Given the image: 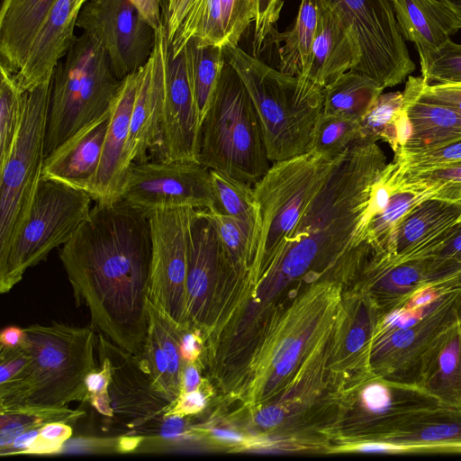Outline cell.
<instances>
[{
  "instance_id": "19",
  "label": "cell",
  "mask_w": 461,
  "mask_h": 461,
  "mask_svg": "<svg viewBox=\"0 0 461 461\" xmlns=\"http://www.w3.org/2000/svg\"><path fill=\"white\" fill-rule=\"evenodd\" d=\"M256 14L255 0H198L170 42L176 56L191 38L221 47L238 43Z\"/></svg>"
},
{
  "instance_id": "28",
  "label": "cell",
  "mask_w": 461,
  "mask_h": 461,
  "mask_svg": "<svg viewBox=\"0 0 461 461\" xmlns=\"http://www.w3.org/2000/svg\"><path fill=\"white\" fill-rule=\"evenodd\" d=\"M381 440L413 453H461V408L440 405L421 412Z\"/></svg>"
},
{
  "instance_id": "18",
  "label": "cell",
  "mask_w": 461,
  "mask_h": 461,
  "mask_svg": "<svg viewBox=\"0 0 461 461\" xmlns=\"http://www.w3.org/2000/svg\"><path fill=\"white\" fill-rule=\"evenodd\" d=\"M141 77V68L121 80L111 107V120L106 131L97 173L90 192L95 203L121 199L131 167L126 158L131 112Z\"/></svg>"
},
{
  "instance_id": "41",
  "label": "cell",
  "mask_w": 461,
  "mask_h": 461,
  "mask_svg": "<svg viewBox=\"0 0 461 461\" xmlns=\"http://www.w3.org/2000/svg\"><path fill=\"white\" fill-rule=\"evenodd\" d=\"M430 261V281L461 270V221L446 230L437 241L416 258ZM415 259V258H414Z\"/></svg>"
},
{
  "instance_id": "15",
  "label": "cell",
  "mask_w": 461,
  "mask_h": 461,
  "mask_svg": "<svg viewBox=\"0 0 461 461\" xmlns=\"http://www.w3.org/2000/svg\"><path fill=\"white\" fill-rule=\"evenodd\" d=\"M97 354L109 370V396L113 420L127 432L164 415L172 402L159 392L132 353L98 334ZM125 432V433H127Z\"/></svg>"
},
{
  "instance_id": "59",
  "label": "cell",
  "mask_w": 461,
  "mask_h": 461,
  "mask_svg": "<svg viewBox=\"0 0 461 461\" xmlns=\"http://www.w3.org/2000/svg\"><path fill=\"white\" fill-rule=\"evenodd\" d=\"M211 433L217 438L233 442H240L242 440V437L237 432L223 429H213Z\"/></svg>"
},
{
  "instance_id": "25",
  "label": "cell",
  "mask_w": 461,
  "mask_h": 461,
  "mask_svg": "<svg viewBox=\"0 0 461 461\" xmlns=\"http://www.w3.org/2000/svg\"><path fill=\"white\" fill-rule=\"evenodd\" d=\"M420 78L409 76L402 92L410 133L401 152L422 151L461 140V114L422 98Z\"/></svg>"
},
{
  "instance_id": "2",
  "label": "cell",
  "mask_w": 461,
  "mask_h": 461,
  "mask_svg": "<svg viewBox=\"0 0 461 461\" xmlns=\"http://www.w3.org/2000/svg\"><path fill=\"white\" fill-rule=\"evenodd\" d=\"M387 165L376 142L357 140L311 201L264 274L270 281L357 278L375 254L367 242L376 180Z\"/></svg>"
},
{
  "instance_id": "58",
  "label": "cell",
  "mask_w": 461,
  "mask_h": 461,
  "mask_svg": "<svg viewBox=\"0 0 461 461\" xmlns=\"http://www.w3.org/2000/svg\"><path fill=\"white\" fill-rule=\"evenodd\" d=\"M24 339L23 328L9 326L2 330L0 334L1 348H15L20 346Z\"/></svg>"
},
{
  "instance_id": "54",
  "label": "cell",
  "mask_w": 461,
  "mask_h": 461,
  "mask_svg": "<svg viewBox=\"0 0 461 461\" xmlns=\"http://www.w3.org/2000/svg\"><path fill=\"white\" fill-rule=\"evenodd\" d=\"M358 452L383 453V454H409L412 449L402 445L393 444L383 440L362 441L355 447Z\"/></svg>"
},
{
  "instance_id": "5",
  "label": "cell",
  "mask_w": 461,
  "mask_h": 461,
  "mask_svg": "<svg viewBox=\"0 0 461 461\" xmlns=\"http://www.w3.org/2000/svg\"><path fill=\"white\" fill-rule=\"evenodd\" d=\"M198 162L251 185L270 167L257 108L225 59L201 123Z\"/></svg>"
},
{
  "instance_id": "50",
  "label": "cell",
  "mask_w": 461,
  "mask_h": 461,
  "mask_svg": "<svg viewBox=\"0 0 461 461\" xmlns=\"http://www.w3.org/2000/svg\"><path fill=\"white\" fill-rule=\"evenodd\" d=\"M205 405V393L198 388L189 393H180L164 415L188 416L200 412Z\"/></svg>"
},
{
  "instance_id": "57",
  "label": "cell",
  "mask_w": 461,
  "mask_h": 461,
  "mask_svg": "<svg viewBox=\"0 0 461 461\" xmlns=\"http://www.w3.org/2000/svg\"><path fill=\"white\" fill-rule=\"evenodd\" d=\"M201 376L194 363H185L182 373V393H189L200 387Z\"/></svg>"
},
{
  "instance_id": "35",
  "label": "cell",
  "mask_w": 461,
  "mask_h": 461,
  "mask_svg": "<svg viewBox=\"0 0 461 461\" xmlns=\"http://www.w3.org/2000/svg\"><path fill=\"white\" fill-rule=\"evenodd\" d=\"M434 194L431 189L417 191L391 187L386 206L374 214L367 225V242L375 252L387 253L390 240L401 221L414 206Z\"/></svg>"
},
{
  "instance_id": "10",
  "label": "cell",
  "mask_w": 461,
  "mask_h": 461,
  "mask_svg": "<svg viewBox=\"0 0 461 461\" xmlns=\"http://www.w3.org/2000/svg\"><path fill=\"white\" fill-rule=\"evenodd\" d=\"M354 38L360 54L352 71L376 81L384 89L401 84L415 69L402 36L391 0H321Z\"/></svg>"
},
{
  "instance_id": "8",
  "label": "cell",
  "mask_w": 461,
  "mask_h": 461,
  "mask_svg": "<svg viewBox=\"0 0 461 461\" xmlns=\"http://www.w3.org/2000/svg\"><path fill=\"white\" fill-rule=\"evenodd\" d=\"M90 194L60 182L41 178L23 227L0 258V293L17 285L26 270L75 234L91 210Z\"/></svg>"
},
{
  "instance_id": "51",
  "label": "cell",
  "mask_w": 461,
  "mask_h": 461,
  "mask_svg": "<svg viewBox=\"0 0 461 461\" xmlns=\"http://www.w3.org/2000/svg\"><path fill=\"white\" fill-rule=\"evenodd\" d=\"M73 448L94 453H124L123 435L111 438H81L75 440Z\"/></svg>"
},
{
  "instance_id": "26",
  "label": "cell",
  "mask_w": 461,
  "mask_h": 461,
  "mask_svg": "<svg viewBox=\"0 0 461 461\" xmlns=\"http://www.w3.org/2000/svg\"><path fill=\"white\" fill-rule=\"evenodd\" d=\"M400 32L420 59L443 45L461 29L460 20L438 0H391Z\"/></svg>"
},
{
  "instance_id": "3",
  "label": "cell",
  "mask_w": 461,
  "mask_h": 461,
  "mask_svg": "<svg viewBox=\"0 0 461 461\" xmlns=\"http://www.w3.org/2000/svg\"><path fill=\"white\" fill-rule=\"evenodd\" d=\"M23 330L22 345L29 355L28 366L20 380L0 386V411L86 402V379L99 369L94 328L53 323L33 324Z\"/></svg>"
},
{
  "instance_id": "12",
  "label": "cell",
  "mask_w": 461,
  "mask_h": 461,
  "mask_svg": "<svg viewBox=\"0 0 461 461\" xmlns=\"http://www.w3.org/2000/svg\"><path fill=\"white\" fill-rule=\"evenodd\" d=\"M76 26L103 47L120 80L142 68L154 49L155 30L129 0H86Z\"/></svg>"
},
{
  "instance_id": "7",
  "label": "cell",
  "mask_w": 461,
  "mask_h": 461,
  "mask_svg": "<svg viewBox=\"0 0 461 461\" xmlns=\"http://www.w3.org/2000/svg\"><path fill=\"white\" fill-rule=\"evenodd\" d=\"M345 153L332 157L310 150L273 162L254 185L260 213V236L251 275L262 276L270 267L283 242Z\"/></svg>"
},
{
  "instance_id": "45",
  "label": "cell",
  "mask_w": 461,
  "mask_h": 461,
  "mask_svg": "<svg viewBox=\"0 0 461 461\" xmlns=\"http://www.w3.org/2000/svg\"><path fill=\"white\" fill-rule=\"evenodd\" d=\"M110 376L105 363L100 362L99 369L91 372L86 379V401L104 418L113 420V410L109 396Z\"/></svg>"
},
{
  "instance_id": "21",
  "label": "cell",
  "mask_w": 461,
  "mask_h": 461,
  "mask_svg": "<svg viewBox=\"0 0 461 461\" xmlns=\"http://www.w3.org/2000/svg\"><path fill=\"white\" fill-rule=\"evenodd\" d=\"M111 120V109L68 138L45 157L41 177L90 194Z\"/></svg>"
},
{
  "instance_id": "55",
  "label": "cell",
  "mask_w": 461,
  "mask_h": 461,
  "mask_svg": "<svg viewBox=\"0 0 461 461\" xmlns=\"http://www.w3.org/2000/svg\"><path fill=\"white\" fill-rule=\"evenodd\" d=\"M41 427L26 430L22 434L18 435L6 449L0 452V455L4 456L10 455L25 454L26 451L32 446V444L37 439V437Z\"/></svg>"
},
{
  "instance_id": "30",
  "label": "cell",
  "mask_w": 461,
  "mask_h": 461,
  "mask_svg": "<svg viewBox=\"0 0 461 461\" xmlns=\"http://www.w3.org/2000/svg\"><path fill=\"white\" fill-rule=\"evenodd\" d=\"M320 17L319 0H301L295 23L292 30L270 33L274 40L284 45L278 50V70L293 77H302L307 68L312 45Z\"/></svg>"
},
{
  "instance_id": "27",
  "label": "cell",
  "mask_w": 461,
  "mask_h": 461,
  "mask_svg": "<svg viewBox=\"0 0 461 461\" xmlns=\"http://www.w3.org/2000/svg\"><path fill=\"white\" fill-rule=\"evenodd\" d=\"M416 385L442 405L461 408V320L429 348Z\"/></svg>"
},
{
  "instance_id": "22",
  "label": "cell",
  "mask_w": 461,
  "mask_h": 461,
  "mask_svg": "<svg viewBox=\"0 0 461 461\" xmlns=\"http://www.w3.org/2000/svg\"><path fill=\"white\" fill-rule=\"evenodd\" d=\"M358 281L381 316L430 281V261L426 258L397 261L387 253L375 254Z\"/></svg>"
},
{
  "instance_id": "62",
  "label": "cell",
  "mask_w": 461,
  "mask_h": 461,
  "mask_svg": "<svg viewBox=\"0 0 461 461\" xmlns=\"http://www.w3.org/2000/svg\"><path fill=\"white\" fill-rule=\"evenodd\" d=\"M459 221H461V218H460V220H459Z\"/></svg>"
},
{
  "instance_id": "47",
  "label": "cell",
  "mask_w": 461,
  "mask_h": 461,
  "mask_svg": "<svg viewBox=\"0 0 461 461\" xmlns=\"http://www.w3.org/2000/svg\"><path fill=\"white\" fill-rule=\"evenodd\" d=\"M28 362L29 355L22 344L11 348L0 347V385L20 380Z\"/></svg>"
},
{
  "instance_id": "34",
  "label": "cell",
  "mask_w": 461,
  "mask_h": 461,
  "mask_svg": "<svg viewBox=\"0 0 461 461\" xmlns=\"http://www.w3.org/2000/svg\"><path fill=\"white\" fill-rule=\"evenodd\" d=\"M213 194V210L249 224L260 236V213L251 185L220 171L210 169ZM259 241V240H258Z\"/></svg>"
},
{
  "instance_id": "61",
  "label": "cell",
  "mask_w": 461,
  "mask_h": 461,
  "mask_svg": "<svg viewBox=\"0 0 461 461\" xmlns=\"http://www.w3.org/2000/svg\"><path fill=\"white\" fill-rule=\"evenodd\" d=\"M86 0H77V3L79 5L82 6V5L86 2Z\"/></svg>"
},
{
  "instance_id": "32",
  "label": "cell",
  "mask_w": 461,
  "mask_h": 461,
  "mask_svg": "<svg viewBox=\"0 0 461 461\" xmlns=\"http://www.w3.org/2000/svg\"><path fill=\"white\" fill-rule=\"evenodd\" d=\"M383 90L371 77L347 71L323 88L322 113L360 121Z\"/></svg>"
},
{
  "instance_id": "39",
  "label": "cell",
  "mask_w": 461,
  "mask_h": 461,
  "mask_svg": "<svg viewBox=\"0 0 461 461\" xmlns=\"http://www.w3.org/2000/svg\"><path fill=\"white\" fill-rule=\"evenodd\" d=\"M360 138V121L321 113L312 140L311 150L337 157Z\"/></svg>"
},
{
  "instance_id": "14",
  "label": "cell",
  "mask_w": 461,
  "mask_h": 461,
  "mask_svg": "<svg viewBox=\"0 0 461 461\" xmlns=\"http://www.w3.org/2000/svg\"><path fill=\"white\" fill-rule=\"evenodd\" d=\"M232 269L238 270L221 243L208 210L194 209L188 240L186 329L199 332L209 330L213 292L223 275Z\"/></svg>"
},
{
  "instance_id": "56",
  "label": "cell",
  "mask_w": 461,
  "mask_h": 461,
  "mask_svg": "<svg viewBox=\"0 0 461 461\" xmlns=\"http://www.w3.org/2000/svg\"><path fill=\"white\" fill-rule=\"evenodd\" d=\"M285 417V411L278 406L270 405L259 411L256 422L263 428H273L279 425Z\"/></svg>"
},
{
  "instance_id": "49",
  "label": "cell",
  "mask_w": 461,
  "mask_h": 461,
  "mask_svg": "<svg viewBox=\"0 0 461 461\" xmlns=\"http://www.w3.org/2000/svg\"><path fill=\"white\" fill-rule=\"evenodd\" d=\"M198 0H161L163 23L170 42Z\"/></svg>"
},
{
  "instance_id": "38",
  "label": "cell",
  "mask_w": 461,
  "mask_h": 461,
  "mask_svg": "<svg viewBox=\"0 0 461 461\" xmlns=\"http://www.w3.org/2000/svg\"><path fill=\"white\" fill-rule=\"evenodd\" d=\"M0 83V167L8 158L21 125L27 91L15 75L1 65Z\"/></svg>"
},
{
  "instance_id": "43",
  "label": "cell",
  "mask_w": 461,
  "mask_h": 461,
  "mask_svg": "<svg viewBox=\"0 0 461 461\" xmlns=\"http://www.w3.org/2000/svg\"><path fill=\"white\" fill-rule=\"evenodd\" d=\"M140 360L154 386L173 402L176 398L169 378L167 360L155 330L149 325Z\"/></svg>"
},
{
  "instance_id": "60",
  "label": "cell",
  "mask_w": 461,
  "mask_h": 461,
  "mask_svg": "<svg viewBox=\"0 0 461 461\" xmlns=\"http://www.w3.org/2000/svg\"><path fill=\"white\" fill-rule=\"evenodd\" d=\"M446 5L461 22V0H438Z\"/></svg>"
},
{
  "instance_id": "46",
  "label": "cell",
  "mask_w": 461,
  "mask_h": 461,
  "mask_svg": "<svg viewBox=\"0 0 461 461\" xmlns=\"http://www.w3.org/2000/svg\"><path fill=\"white\" fill-rule=\"evenodd\" d=\"M283 0H255L253 50L258 54L266 38L274 30L283 6Z\"/></svg>"
},
{
  "instance_id": "36",
  "label": "cell",
  "mask_w": 461,
  "mask_h": 461,
  "mask_svg": "<svg viewBox=\"0 0 461 461\" xmlns=\"http://www.w3.org/2000/svg\"><path fill=\"white\" fill-rule=\"evenodd\" d=\"M387 179L393 188L408 190L431 189L435 192L433 198L448 202H461V162L444 167L396 175L393 165L387 164Z\"/></svg>"
},
{
  "instance_id": "24",
  "label": "cell",
  "mask_w": 461,
  "mask_h": 461,
  "mask_svg": "<svg viewBox=\"0 0 461 461\" xmlns=\"http://www.w3.org/2000/svg\"><path fill=\"white\" fill-rule=\"evenodd\" d=\"M461 218V202L428 198L414 206L395 229L387 254L397 261L416 258Z\"/></svg>"
},
{
  "instance_id": "4",
  "label": "cell",
  "mask_w": 461,
  "mask_h": 461,
  "mask_svg": "<svg viewBox=\"0 0 461 461\" xmlns=\"http://www.w3.org/2000/svg\"><path fill=\"white\" fill-rule=\"evenodd\" d=\"M222 51L257 108L270 162L310 151L322 113L323 88L305 77L284 74L238 46H224Z\"/></svg>"
},
{
  "instance_id": "37",
  "label": "cell",
  "mask_w": 461,
  "mask_h": 461,
  "mask_svg": "<svg viewBox=\"0 0 461 461\" xmlns=\"http://www.w3.org/2000/svg\"><path fill=\"white\" fill-rule=\"evenodd\" d=\"M85 412L62 408L23 407L0 411V452L6 449L14 438L23 432L41 427L50 422L72 424Z\"/></svg>"
},
{
  "instance_id": "23",
  "label": "cell",
  "mask_w": 461,
  "mask_h": 461,
  "mask_svg": "<svg viewBox=\"0 0 461 461\" xmlns=\"http://www.w3.org/2000/svg\"><path fill=\"white\" fill-rule=\"evenodd\" d=\"M320 1V17L309 62L302 76L324 88L343 73L354 70L360 59L357 45L335 12Z\"/></svg>"
},
{
  "instance_id": "31",
  "label": "cell",
  "mask_w": 461,
  "mask_h": 461,
  "mask_svg": "<svg viewBox=\"0 0 461 461\" xmlns=\"http://www.w3.org/2000/svg\"><path fill=\"white\" fill-rule=\"evenodd\" d=\"M410 133V125L404 109L403 94H381L360 120L359 140L388 143L397 156Z\"/></svg>"
},
{
  "instance_id": "17",
  "label": "cell",
  "mask_w": 461,
  "mask_h": 461,
  "mask_svg": "<svg viewBox=\"0 0 461 461\" xmlns=\"http://www.w3.org/2000/svg\"><path fill=\"white\" fill-rule=\"evenodd\" d=\"M170 51V41L163 23L155 31L153 51L141 68L126 147V158L131 166L133 163L160 159L162 103Z\"/></svg>"
},
{
  "instance_id": "11",
  "label": "cell",
  "mask_w": 461,
  "mask_h": 461,
  "mask_svg": "<svg viewBox=\"0 0 461 461\" xmlns=\"http://www.w3.org/2000/svg\"><path fill=\"white\" fill-rule=\"evenodd\" d=\"M121 198L147 216L164 209L213 210L215 203L210 169L188 160L131 164Z\"/></svg>"
},
{
  "instance_id": "1",
  "label": "cell",
  "mask_w": 461,
  "mask_h": 461,
  "mask_svg": "<svg viewBox=\"0 0 461 461\" xmlns=\"http://www.w3.org/2000/svg\"><path fill=\"white\" fill-rule=\"evenodd\" d=\"M59 258L91 327L140 359L149 328V217L122 198L95 203Z\"/></svg>"
},
{
  "instance_id": "29",
  "label": "cell",
  "mask_w": 461,
  "mask_h": 461,
  "mask_svg": "<svg viewBox=\"0 0 461 461\" xmlns=\"http://www.w3.org/2000/svg\"><path fill=\"white\" fill-rule=\"evenodd\" d=\"M55 0H2L1 65L16 74Z\"/></svg>"
},
{
  "instance_id": "16",
  "label": "cell",
  "mask_w": 461,
  "mask_h": 461,
  "mask_svg": "<svg viewBox=\"0 0 461 461\" xmlns=\"http://www.w3.org/2000/svg\"><path fill=\"white\" fill-rule=\"evenodd\" d=\"M460 320L461 294L420 321L375 337L370 357L372 373L391 381L416 385L429 348Z\"/></svg>"
},
{
  "instance_id": "42",
  "label": "cell",
  "mask_w": 461,
  "mask_h": 461,
  "mask_svg": "<svg viewBox=\"0 0 461 461\" xmlns=\"http://www.w3.org/2000/svg\"><path fill=\"white\" fill-rule=\"evenodd\" d=\"M461 162V140L433 149L401 152L393 161L396 175L437 169Z\"/></svg>"
},
{
  "instance_id": "6",
  "label": "cell",
  "mask_w": 461,
  "mask_h": 461,
  "mask_svg": "<svg viewBox=\"0 0 461 461\" xmlns=\"http://www.w3.org/2000/svg\"><path fill=\"white\" fill-rule=\"evenodd\" d=\"M120 85L103 47L84 32L77 36L52 75L45 157L109 111Z\"/></svg>"
},
{
  "instance_id": "53",
  "label": "cell",
  "mask_w": 461,
  "mask_h": 461,
  "mask_svg": "<svg viewBox=\"0 0 461 461\" xmlns=\"http://www.w3.org/2000/svg\"><path fill=\"white\" fill-rule=\"evenodd\" d=\"M199 331L184 329L180 339V349L185 363H194L201 353Z\"/></svg>"
},
{
  "instance_id": "44",
  "label": "cell",
  "mask_w": 461,
  "mask_h": 461,
  "mask_svg": "<svg viewBox=\"0 0 461 461\" xmlns=\"http://www.w3.org/2000/svg\"><path fill=\"white\" fill-rule=\"evenodd\" d=\"M73 433L71 424L67 422H50L43 425L37 439L26 451L28 455L57 454L62 451Z\"/></svg>"
},
{
  "instance_id": "52",
  "label": "cell",
  "mask_w": 461,
  "mask_h": 461,
  "mask_svg": "<svg viewBox=\"0 0 461 461\" xmlns=\"http://www.w3.org/2000/svg\"><path fill=\"white\" fill-rule=\"evenodd\" d=\"M156 31L163 24L161 0H129Z\"/></svg>"
},
{
  "instance_id": "48",
  "label": "cell",
  "mask_w": 461,
  "mask_h": 461,
  "mask_svg": "<svg viewBox=\"0 0 461 461\" xmlns=\"http://www.w3.org/2000/svg\"><path fill=\"white\" fill-rule=\"evenodd\" d=\"M419 87L422 98L461 114V84L427 85L420 77Z\"/></svg>"
},
{
  "instance_id": "40",
  "label": "cell",
  "mask_w": 461,
  "mask_h": 461,
  "mask_svg": "<svg viewBox=\"0 0 461 461\" xmlns=\"http://www.w3.org/2000/svg\"><path fill=\"white\" fill-rule=\"evenodd\" d=\"M420 62L425 84H461V44L451 39L425 58L420 59Z\"/></svg>"
},
{
  "instance_id": "9",
  "label": "cell",
  "mask_w": 461,
  "mask_h": 461,
  "mask_svg": "<svg viewBox=\"0 0 461 461\" xmlns=\"http://www.w3.org/2000/svg\"><path fill=\"white\" fill-rule=\"evenodd\" d=\"M50 92L51 79L27 91L18 134L0 167V258L26 221L41 178Z\"/></svg>"
},
{
  "instance_id": "33",
  "label": "cell",
  "mask_w": 461,
  "mask_h": 461,
  "mask_svg": "<svg viewBox=\"0 0 461 461\" xmlns=\"http://www.w3.org/2000/svg\"><path fill=\"white\" fill-rule=\"evenodd\" d=\"M184 49L196 108L202 123L224 63L222 47L201 44L196 38H191Z\"/></svg>"
},
{
  "instance_id": "20",
  "label": "cell",
  "mask_w": 461,
  "mask_h": 461,
  "mask_svg": "<svg viewBox=\"0 0 461 461\" xmlns=\"http://www.w3.org/2000/svg\"><path fill=\"white\" fill-rule=\"evenodd\" d=\"M81 5L77 0H55L35 35L23 66L14 74L29 91L51 79L59 61L72 45Z\"/></svg>"
},
{
  "instance_id": "13",
  "label": "cell",
  "mask_w": 461,
  "mask_h": 461,
  "mask_svg": "<svg viewBox=\"0 0 461 461\" xmlns=\"http://www.w3.org/2000/svg\"><path fill=\"white\" fill-rule=\"evenodd\" d=\"M194 210L164 209L148 216L152 239L149 300L185 329L188 240Z\"/></svg>"
}]
</instances>
